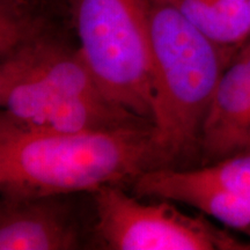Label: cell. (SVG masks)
<instances>
[{
	"instance_id": "6da1fadb",
	"label": "cell",
	"mask_w": 250,
	"mask_h": 250,
	"mask_svg": "<svg viewBox=\"0 0 250 250\" xmlns=\"http://www.w3.org/2000/svg\"><path fill=\"white\" fill-rule=\"evenodd\" d=\"M0 102L2 115L36 130L151 122L109 99L42 0H0Z\"/></svg>"
},
{
	"instance_id": "7a4b0ae2",
	"label": "cell",
	"mask_w": 250,
	"mask_h": 250,
	"mask_svg": "<svg viewBox=\"0 0 250 250\" xmlns=\"http://www.w3.org/2000/svg\"><path fill=\"white\" fill-rule=\"evenodd\" d=\"M164 164L152 122L50 131L0 117V189L7 198L94 192L134 182Z\"/></svg>"
},
{
	"instance_id": "3957f363",
	"label": "cell",
	"mask_w": 250,
	"mask_h": 250,
	"mask_svg": "<svg viewBox=\"0 0 250 250\" xmlns=\"http://www.w3.org/2000/svg\"><path fill=\"white\" fill-rule=\"evenodd\" d=\"M153 125L166 162L199 144L211 101L236 51L204 35L171 0H148Z\"/></svg>"
},
{
	"instance_id": "277c9868",
	"label": "cell",
	"mask_w": 250,
	"mask_h": 250,
	"mask_svg": "<svg viewBox=\"0 0 250 250\" xmlns=\"http://www.w3.org/2000/svg\"><path fill=\"white\" fill-rule=\"evenodd\" d=\"M81 54L109 99L153 123L148 0H66Z\"/></svg>"
},
{
	"instance_id": "5b68a950",
	"label": "cell",
	"mask_w": 250,
	"mask_h": 250,
	"mask_svg": "<svg viewBox=\"0 0 250 250\" xmlns=\"http://www.w3.org/2000/svg\"><path fill=\"white\" fill-rule=\"evenodd\" d=\"M94 237L110 250H248L208 219L182 212L168 199L143 203L121 186L93 192Z\"/></svg>"
},
{
	"instance_id": "8992f818",
	"label": "cell",
	"mask_w": 250,
	"mask_h": 250,
	"mask_svg": "<svg viewBox=\"0 0 250 250\" xmlns=\"http://www.w3.org/2000/svg\"><path fill=\"white\" fill-rule=\"evenodd\" d=\"M71 195L7 198L0 206V250H72L83 228Z\"/></svg>"
},
{
	"instance_id": "52a82bcc",
	"label": "cell",
	"mask_w": 250,
	"mask_h": 250,
	"mask_svg": "<svg viewBox=\"0 0 250 250\" xmlns=\"http://www.w3.org/2000/svg\"><path fill=\"white\" fill-rule=\"evenodd\" d=\"M199 145L208 165L250 151V40L235 52L219 81Z\"/></svg>"
},
{
	"instance_id": "ba28073f",
	"label": "cell",
	"mask_w": 250,
	"mask_h": 250,
	"mask_svg": "<svg viewBox=\"0 0 250 250\" xmlns=\"http://www.w3.org/2000/svg\"><path fill=\"white\" fill-rule=\"evenodd\" d=\"M138 197L168 199L198 208L230 229L250 237V203L241 195L210 179L203 170L155 168L133 182Z\"/></svg>"
},
{
	"instance_id": "9c48e42d",
	"label": "cell",
	"mask_w": 250,
	"mask_h": 250,
	"mask_svg": "<svg viewBox=\"0 0 250 250\" xmlns=\"http://www.w3.org/2000/svg\"><path fill=\"white\" fill-rule=\"evenodd\" d=\"M204 35L223 48L237 51L250 40L248 0H171Z\"/></svg>"
},
{
	"instance_id": "30bf717a",
	"label": "cell",
	"mask_w": 250,
	"mask_h": 250,
	"mask_svg": "<svg viewBox=\"0 0 250 250\" xmlns=\"http://www.w3.org/2000/svg\"><path fill=\"white\" fill-rule=\"evenodd\" d=\"M203 173L250 203V151L201 168Z\"/></svg>"
},
{
	"instance_id": "8fae6325",
	"label": "cell",
	"mask_w": 250,
	"mask_h": 250,
	"mask_svg": "<svg viewBox=\"0 0 250 250\" xmlns=\"http://www.w3.org/2000/svg\"><path fill=\"white\" fill-rule=\"evenodd\" d=\"M248 2H249V8H250V0H248Z\"/></svg>"
},
{
	"instance_id": "7c38bea8",
	"label": "cell",
	"mask_w": 250,
	"mask_h": 250,
	"mask_svg": "<svg viewBox=\"0 0 250 250\" xmlns=\"http://www.w3.org/2000/svg\"><path fill=\"white\" fill-rule=\"evenodd\" d=\"M48 1H49V0H48ZM65 1H66V0H65Z\"/></svg>"
}]
</instances>
